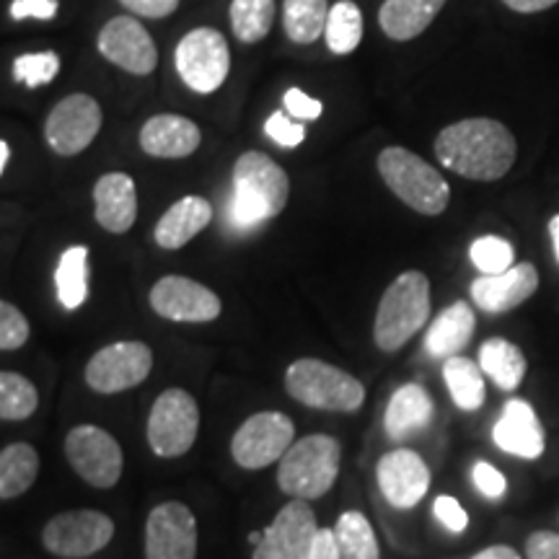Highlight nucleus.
Returning <instances> with one entry per match:
<instances>
[{"label": "nucleus", "mask_w": 559, "mask_h": 559, "mask_svg": "<svg viewBox=\"0 0 559 559\" xmlns=\"http://www.w3.org/2000/svg\"><path fill=\"white\" fill-rule=\"evenodd\" d=\"M432 419V400L419 383H404L391 396L386 417H383V428L389 438L402 440L425 430Z\"/></svg>", "instance_id": "obj_25"}, {"label": "nucleus", "mask_w": 559, "mask_h": 559, "mask_svg": "<svg viewBox=\"0 0 559 559\" xmlns=\"http://www.w3.org/2000/svg\"><path fill=\"white\" fill-rule=\"evenodd\" d=\"M198 557V519L185 502L169 500L151 510L145 521V559Z\"/></svg>", "instance_id": "obj_15"}, {"label": "nucleus", "mask_w": 559, "mask_h": 559, "mask_svg": "<svg viewBox=\"0 0 559 559\" xmlns=\"http://www.w3.org/2000/svg\"><path fill=\"white\" fill-rule=\"evenodd\" d=\"M502 3L515 13H539L551 9V5H557L559 0H502Z\"/></svg>", "instance_id": "obj_47"}, {"label": "nucleus", "mask_w": 559, "mask_h": 559, "mask_svg": "<svg viewBox=\"0 0 559 559\" xmlns=\"http://www.w3.org/2000/svg\"><path fill=\"white\" fill-rule=\"evenodd\" d=\"M66 456L73 472L96 489H111L122 477V445L96 425H79L68 432Z\"/></svg>", "instance_id": "obj_10"}, {"label": "nucleus", "mask_w": 559, "mask_h": 559, "mask_svg": "<svg viewBox=\"0 0 559 559\" xmlns=\"http://www.w3.org/2000/svg\"><path fill=\"white\" fill-rule=\"evenodd\" d=\"M153 353L145 342H115L102 347L86 366V383L96 394H120L151 376Z\"/></svg>", "instance_id": "obj_12"}, {"label": "nucleus", "mask_w": 559, "mask_h": 559, "mask_svg": "<svg viewBox=\"0 0 559 559\" xmlns=\"http://www.w3.org/2000/svg\"><path fill=\"white\" fill-rule=\"evenodd\" d=\"M60 73V58L58 52H32V55H19L13 60V79L24 86L37 88L45 83H52L55 75Z\"/></svg>", "instance_id": "obj_37"}, {"label": "nucleus", "mask_w": 559, "mask_h": 559, "mask_svg": "<svg viewBox=\"0 0 559 559\" xmlns=\"http://www.w3.org/2000/svg\"><path fill=\"white\" fill-rule=\"evenodd\" d=\"M290 179L267 153L247 151L234 166V213L236 223L254 226L277 218L288 205Z\"/></svg>", "instance_id": "obj_2"}, {"label": "nucleus", "mask_w": 559, "mask_h": 559, "mask_svg": "<svg viewBox=\"0 0 559 559\" xmlns=\"http://www.w3.org/2000/svg\"><path fill=\"white\" fill-rule=\"evenodd\" d=\"M39 407L37 386L21 373L3 370L0 373V417L3 419H26Z\"/></svg>", "instance_id": "obj_35"}, {"label": "nucleus", "mask_w": 559, "mask_h": 559, "mask_svg": "<svg viewBox=\"0 0 559 559\" xmlns=\"http://www.w3.org/2000/svg\"><path fill=\"white\" fill-rule=\"evenodd\" d=\"M342 464V445L337 438L306 436L290 445L288 453L280 459L277 487L285 495L300 500L324 498L334 487Z\"/></svg>", "instance_id": "obj_4"}, {"label": "nucleus", "mask_w": 559, "mask_h": 559, "mask_svg": "<svg viewBox=\"0 0 559 559\" xmlns=\"http://www.w3.org/2000/svg\"><path fill=\"white\" fill-rule=\"evenodd\" d=\"M174 66L179 79L198 94H213L223 86L230 70L228 41L221 32L200 26L185 34L174 50Z\"/></svg>", "instance_id": "obj_8"}, {"label": "nucleus", "mask_w": 559, "mask_h": 559, "mask_svg": "<svg viewBox=\"0 0 559 559\" xmlns=\"http://www.w3.org/2000/svg\"><path fill=\"white\" fill-rule=\"evenodd\" d=\"M39 474V453L29 443H11L0 453V498L13 500L29 492Z\"/></svg>", "instance_id": "obj_28"}, {"label": "nucleus", "mask_w": 559, "mask_h": 559, "mask_svg": "<svg viewBox=\"0 0 559 559\" xmlns=\"http://www.w3.org/2000/svg\"><path fill=\"white\" fill-rule=\"evenodd\" d=\"M492 438L506 453H513V456L528 461L539 459L544 453V445H547L539 415L523 400H510L502 407V415L495 423Z\"/></svg>", "instance_id": "obj_20"}, {"label": "nucleus", "mask_w": 559, "mask_h": 559, "mask_svg": "<svg viewBox=\"0 0 559 559\" xmlns=\"http://www.w3.org/2000/svg\"><path fill=\"white\" fill-rule=\"evenodd\" d=\"M472 559H521V555L513 547H506V544H495V547L481 549Z\"/></svg>", "instance_id": "obj_48"}, {"label": "nucleus", "mask_w": 559, "mask_h": 559, "mask_svg": "<svg viewBox=\"0 0 559 559\" xmlns=\"http://www.w3.org/2000/svg\"><path fill=\"white\" fill-rule=\"evenodd\" d=\"M526 559H559V534L534 531L526 539Z\"/></svg>", "instance_id": "obj_44"}, {"label": "nucleus", "mask_w": 559, "mask_h": 559, "mask_svg": "<svg viewBox=\"0 0 559 559\" xmlns=\"http://www.w3.org/2000/svg\"><path fill=\"white\" fill-rule=\"evenodd\" d=\"M124 9L145 19H166L177 11L179 0H120Z\"/></svg>", "instance_id": "obj_45"}, {"label": "nucleus", "mask_w": 559, "mask_h": 559, "mask_svg": "<svg viewBox=\"0 0 559 559\" xmlns=\"http://www.w3.org/2000/svg\"><path fill=\"white\" fill-rule=\"evenodd\" d=\"M96 223L109 234H128L138 218V190L128 174L111 171L94 187Z\"/></svg>", "instance_id": "obj_21"}, {"label": "nucleus", "mask_w": 559, "mask_h": 559, "mask_svg": "<svg viewBox=\"0 0 559 559\" xmlns=\"http://www.w3.org/2000/svg\"><path fill=\"white\" fill-rule=\"evenodd\" d=\"M275 24V0H234L230 3V29L243 45L267 37Z\"/></svg>", "instance_id": "obj_33"}, {"label": "nucleus", "mask_w": 559, "mask_h": 559, "mask_svg": "<svg viewBox=\"0 0 559 559\" xmlns=\"http://www.w3.org/2000/svg\"><path fill=\"white\" fill-rule=\"evenodd\" d=\"M539 288V272L531 262L513 264L500 275H479L472 283V300L485 313L519 309Z\"/></svg>", "instance_id": "obj_19"}, {"label": "nucleus", "mask_w": 559, "mask_h": 559, "mask_svg": "<svg viewBox=\"0 0 559 559\" xmlns=\"http://www.w3.org/2000/svg\"><path fill=\"white\" fill-rule=\"evenodd\" d=\"M285 389L293 400L311 409L358 412L366 402L362 383L347 370L317 358H300L285 370Z\"/></svg>", "instance_id": "obj_6"}, {"label": "nucleus", "mask_w": 559, "mask_h": 559, "mask_svg": "<svg viewBox=\"0 0 559 559\" xmlns=\"http://www.w3.org/2000/svg\"><path fill=\"white\" fill-rule=\"evenodd\" d=\"M330 3L326 0H285L283 3V26L290 41L296 45H311L326 32L330 19Z\"/></svg>", "instance_id": "obj_31"}, {"label": "nucleus", "mask_w": 559, "mask_h": 559, "mask_svg": "<svg viewBox=\"0 0 559 559\" xmlns=\"http://www.w3.org/2000/svg\"><path fill=\"white\" fill-rule=\"evenodd\" d=\"M479 368L492 379V383L502 391H515L526 376V355L521 353L513 342L492 337L479 349Z\"/></svg>", "instance_id": "obj_27"}, {"label": "nucleus", "mask_w": 559, "mask_h": 559, "mask_svg": "<svg viewBox=\"0 0 559 559\" xmlns=\"http://www.w3.org/2000/svg\"><path fill=\"white\" fill-rule=\"evenodd\" d=\"M151 309L169 321L205 324L221 317L223 304L213 290L198 280L166 275L151 288Z\"/></svg>", "instance_id": "obj_16"}, {"label": "nucleus", "mask_w": 559, "mask_h": 559, "mask_svg": "<svg viewBox=\"0 0 559 559\" xmlns=\"http://www.w3.org/2000/svg\"><path fill=\"white\" fill-rule=\"evenodd\" d=\"M432 513H436V519L443 523L451 534H464L466 526H469V515H466L461 502L456 498H451V495H440V498H436Z\"/></svg>", "instance_id": "obj_42"}, {"label": "nucleus", "mask_w": 559, "mask_h": 559, "mask_svg": "<svg viewBox=\"0 0 559 559\" xmlns=\"http://www.w3.org/2000/svg\"><path fill=\"white\" fill-rule=\"evenodd\" d=\"M472 479H474V487H477L479 492L489 500H498L508 492V479L502 477V472L495 469L489 461H477V464H474Z\"/></svg>", "instance_id": "obj_41"}, {"label": "nucleus", "mask_w": 559, "mask_h": 559, "mask_svg": "<svg viewBox=\"0 0 559 559\" xmlns=\"http://www.w3.org/2000/svg\"><path fill=\"white\" fill-rule=\"evenodd\" d=\"M474 330H477V317H474L472 306L466 300H456L449 309L440 311L438 319L430 324L428 337H425V349H428L432 358L449 360L469 345Z\"/></svg>", "instance_id": "obj_24"}, {"label": "nucleus", "mask_w": 559, "mask_h": 559, "mask_svg": "<svg viewBox=\"0 0 559 559\" xmlns=\"http://www.w3.org/2000/svg\"><path fill=\"white\" fill-rule=\"evenodd\" d=\"M430 317V280L425 272H404L383 290L376 311L373 340L383 353H396L423 330Z\"/></svg>", "instance_id": "obj_3"}, {"label": "nucleus", "mask_w": 559, "mask_h": 559, "mask_svg": "<svg viewBox=\"0 0 559 559\" xmlns=\"http://www.w3.org/2000/svg\"><path fill=\"white\" fill-rule=\"evenodd\" d=\"M549 236H551V243H555V257L559 262V213L549 221Z\"/></svg>", "instance_id": "obj_49"}, {"label": "nucleus", "mask_w": 559, "mask_h": 559, "mask_svg": "<svg viewBox=\"0 0 559 559\" xmlns=\"http://www.w3.org/2000/svg\"><path fill=\"white\" fill-rule=\"evenodd\" d=\"M443 379L459 409L474 412L485 404V370L477 362L453 355L443 362Z\"/></svg>", "instance_id": "obj_30"}, {"label": "nucleus", "mask_w": 559, "mask_h": 559, "mask_svg": "<svg viewBox=\"0 0 559 559\" xmlns=\"http://www.w3.org/2000/svg\"><path fill=\"white\" fill-rule=\"evenodd\" d=\"M200 409L190 391L166 389L148 415V445L160 459L185 456L198 440Z\"/></svg>", "instance_id": "obj_7"}, {"label": "nucleus", "mask_w": 559, "mask_h": 559, "mask_svg": "<svg viewBox=\"0 0 559 559\" xmlns=\"http://www.w3.org/2000/svg\"><path fill=\"white\" fill-rule=\"evenodd\" d=\"M213 221V205L205 198H198V194H190V198H181L179 202L166 210L156 223V230H153V239L160 249H181L187 247L194 236L202 234Z\"/></svg>", "instance_id": "obj_23"}, {"label": "nucleus", "mask_w": 559, "mask_h": 559, "mask_svg": "<svg viewBox=\"0 0 559 559\" xmlns=\"http://www.w3.org/2000/svg\"><path fill=\"white\" fill-rule=\"evenodd\" d=\"M334 536H337V547L342 551V559H381L379 539H376L373 526L360 510H347L337 519L334 526Z\"/></svg>", "instance_id": "obj_32"}, {"label": "nucleus", "mask_w": 559, "mask_h": 559, "mask_svg": "<svg viewBox=\"0 0 559 559\" xmlns=\"http://www.w3.org/2000/svg\"><path fill=\"white\" fill-rule=\"evenodd\" d=\"M515 145L513 132L498 120L474 117L440 130L436 138V158L445 169L464 179L498 181L513 169Z\"/></svg>", "instance_id": "obj_1"}, {"label": "nucleus", "mask_w": 559, "mask_h": 559, "mask_svg": "<svg viewBox=\"0 0 559 559\" xmlns=\"http://www.w3.org/2000/svg\"><path fill=\"white\" fill-rule=\"evenodd\" d=\"M60 9V0H13L11 3V19L24 21V19H39L50 21Z\"/></svg>", "instance_id": "obj_43"}, {"label": "nucleus", "mask_w": 559, "mask_h": 559, "mask_svg": "<svg viewBox=\"0 0 559 559\" xmlns=\"http://www.w3.org/2000/svg\"><path fill=\"white\" fill-rule=\"evenodd\" d=\"M311 559H342V551L337 547V536H334V528H319L317 542H313Z\"/></svg>", "instance_id": "obj_46"}, {"label": "nucleus", "mask_w": 559, "mask_h": 559, "mask_svg": "<svg viewBox=\"0 0 559 559\" xmlns=\"http://www.w3.org/2000/svg\"><path fill=\"white\" fill-rule=\"evenodd\" d=\"M55 285H58V300L62 309L75 311L88 298V249L70 247L60 254L58 270H55Z\"/></svg>", "instance_id": "obj_29"}, {"label": "nucleus", "mask_w": 559, "mask_h": 559, "mask_svg": "<svg viewBox=\"0 0 559 559\" xmlns=\"http://www.w3.org/2000/svg\"><path fill=\"white\" fill-rule=\"evenodd\" d=\"M319 526L309 500L293 498L277 510L251 559H311Z\"/></svg>", "instance_id": "obj_13"}, {"label": "nucleus", "mask_w": 559, "mask_h": 559, "mask_svg": "<svg viewBox=\"0 0 559 559\" xmlns=\"http://www.w3.org/2000/svg\"><path fill=\"white\" fill-rule=\"evenodd\" d=\"M296 443V425L283 412H257L236 430L230 456L243 469H264L275 464Z\"/></svg>", "instance_id": "obj_11"}, {"label": "nucleus", "mask_w": 559, "mask_h": 559, "mask_svg": "<svg viewBox=\"0 0 559 559\" xmlns=\"http://www.w3.org/2000/svg\"><path fill=\"white\" fill-rule=\"evenodd\" d=\"M99 52L111 66L128 70L132 75H148L158 66L156 41L148 29L132 16H115L102 26Z\"/></svg>", "instance_id": "obj_17"}, {"label": "nucleus", "mask_w": 559, "mask_h": 559, "mask_svg": "<svg viewBox=\"0 0 559 559\" xmlns=\"http://www.w3.org/2000/svg\"><path fill=\"white\" fill-rule=\"evenodd\" d=\"M379 489L394 508H415L430 489V469L415 451L400 449L381 456L376 466Z\"/></svg>", "instance_id": "obj_18"}, {"label": "nucleus", "mask_w": 559, "mask_h": 559, "mask_svg": "<svg viewBox=\"0 0 559 559\" xmlns=\"http://www.w3.org/2000/svg\"><path fill=\"white\" fill-rule=\"evenodd\" d=\"M445 0H383L379 24L394 41H409L423 34L443 11Z\"/></svg>", "instance_id": "obj_26"}, {"label": "nucleus", "mask_w": 559, "mask_h": 559, "mask_svg": "<svg viewBox=\"0 0 559 559\" xmlns=\"http://www.w3.org/2000/svg\"><path fill=\"white\" fill-rule=\"evenodd\" d=\"M102 130V107L94 96L73 94L58 102L45 122L47 145L58 156H79Z\"/></svg>", "instance_id": "obj_14"}, {"label": "nucleus", "mask_w": 559, "mask_h": 559, "mask_svg": "<svg viewBox=\"0 0 559 559\" xmlns=\"http://www.w3.org/2000/svg\"><path fill=\"white\" fill-rule=\"evenodd\" d=\"M362 13L358 9V3L353 0H340V3L332 5L330 19H326V47L334 55H349L358 50L360 39H362Z\"/></svg>", "instance_id": "obj_34"}, {"label": "nucleus", "mask_w": 559, "mask_h": 559, "mask_svg": "<svg viewBox=\"0 0 559 559\" xmlns=\"http://www.w3.org/2000/svg\"><path fill=\"white\" fill-rule=\"evenodd\" d=\"M9 160H11L9 140H0V174L9 169Z\"/></svg>", "instance_id": "obj_50"}, {"label": "nucleus", "mask_w": 559, "mask_h": 559, "mask_svg": "<svg viewBox=\"0 0 559 559\" xmlns=\"http://www.w3.org/2000/svg\"><path fill=\"white\" fill-rule=\"evenodd\" d=\"M283 107L293 117V120H300V122H313L324 115V104H321L319 99H313V96H309L306 91H300V88L285 91Z\"/></svg>", "instance_id": "obj_40"}, {"label": "nucleus", "mask_w": 559, "mask_h": 559, "mask_svg": "<svg viewBox=\"0 0 559 559\" xmlns=\"http://www.w3.org/2000/svg\"><path fill=\"white\" fill-rule=\"evenodd\" d=\"M115 539V521L102 510H68L47 521L41 544L60 559H86Z\"/></svg>", "instance_id": "obj_9"}, {"label": "nucleus", "mask_w": 559, "mask_h": 559, "mask_svg": "<svg viewBox=\"0 0 559 559\" xmlns=\"http://www.w3.org/2000/svg\"><path fill=\"white\" fill-rule=\"evenodd\" d=\"M379 174L383 185L415 213L440 215L449 207V181L428 160L402 145H389L379 153Z\"/></svg>", "instance_id": "obj_5"}, {"label": "nucleus", "mask_w": 559, "mask_h": 559, "mask_svg": "<svg viewBox=\"0 0 559 559\" xmlns=\"http://www.w3.org/2000/svg\"><path fill=\"white\" fill-rule=\"evenodd\" d=\"M198 122L181 115H156L140 130V148L153 158H187L200 148Z\"/></svg>", "instance_id": "obj_22"}, {"label": "nucleus", "mask_w": 559, "mask_h": 559, "mask_svg": "<svg viewBox=\"0 0 559 559\" xmlns=\"http://www.w3.org/2000/svg\"><path fill=\"white\" fill-rule=\"evenodd\" d=\"M29 321H26L24 313L9 304V300H3L0 304V349L11 353V349L24 347L26 340H29Z\"/></svg>", "instance_id": "obj_38"}, {"label": "nucleus", "mask_w": 559, "mask_h": 559, "mask_svg": "<svg viewBox=\"0 0 559 559\" xmlns=\"http://www.w3.org/2000/svg\"><path fill=\"white\" fill-rule=\"evenodd\" d=\"M264 135L275 140L283 148H298L306 140V128L293 120L288 111H275V115H270V120L264 122Z\"/></svg>", "instance_id": "obj_39"}, {"label": "nucleus", "mask_w": 559, "mask_h": 559, "mask_svg": "<svg viewBox=\"0 0 559 559\" xmlns=\"http://www.w3.org/2000/svg\"><path fill=\"white\" fill-rule=\"evenodd\" d=\"M469 260L481 275H500L515 264V249L500 236H481L469 247Z\"/></svg>", "instance_id": "obj_36"}]
</instances>
